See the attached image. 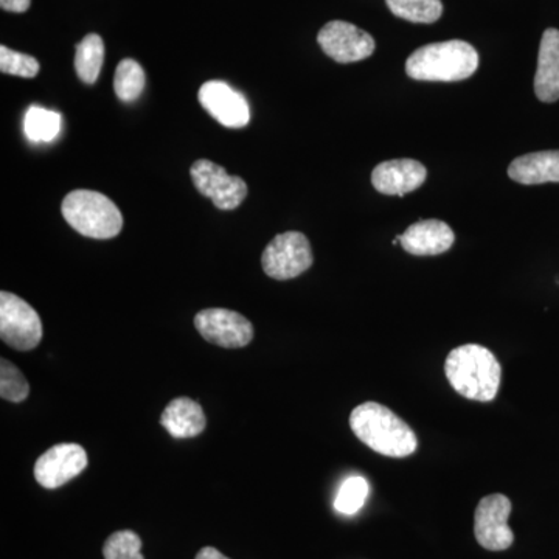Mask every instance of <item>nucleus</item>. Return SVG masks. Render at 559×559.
<instances>
[{
	"label": "nucleus",
	"mask_w": 559,
	"mask_h": 559,
	"mask_svg": "<svg viewBox=\"0 0 559 559\" xmlns=\"http://www.w3.org/2000/svg\"><path fill=\"white\" fill-rule=\"evenodd\" d=\"M349 426L364 444L385 457H409L418 448L414 430L380 403H364L353 409Z\"/></svg>",
	"instance_id": "f257e3e1"
},
{
	"label": "nucleus",
	"mask_w": 559,
	"mask_h": 559,
	"mask_svg": "<svg viewBox=\"0 0 559 559\" xmlns=\"http://www.w3.org/2000/svg\"><path fill=\"white\" fill-rule=\"evenodd\" d=\"M444 373L452 389L465 399L488 403L499 392V360L481 345L468 344L454 348L448 355Z\"/></svg>",
	"instance_id": "f03ea898"
},
{
	"label": "nucleus",
	"mask_w": 559,
	"mask_h": 559,
	"mask_svg": "<svg viewBox=\"0 0 559 559\" xmlns=\"http://www.w3.org/2000/svg\"><path fill=\"white\" fill-rule=\"evenodd\" d=\"M479 68V53L465 40L428 44L407 58L406 73L418 81H462Z\"/></svg>",
	"instance_id": "7ed1b4c3"
},
{
	"label": "nucleus",
	"mask_w": 559,
	"mask_h": 559,
	"mask_svg": "<svg viewBox=\"0 0 559 559\" xmlns=\"http://www.w3.org/2000/svg\"><path fill=\"white\" fill-rule=\"evenodd\" d=\"M61 213L73 230L94 240H110L123 229L119 207L98 191H70L62 201Z\"/></svg>",
	"instance_id": "20e7f679"
},
{
	"label": "nucleus",
	"mask_w": 559,
	"mask_h": 559,
	"mask_svg": "<svg viewBox=\"0 0 559 559\" xmlns=\"http://www.w3.org/2000/svg\"><path fill=\"white\" fill-rule=\"evenodd\" d=\"M0 337L10 347L28 352L43 341V322L27 301L14 294L0 293Z\"/></svg>",
	"instance_id": "39448f33"
},
{
	"label": "nucleus",
	"mask_w": 559,
	"mask_h": 559,
	"mask_svg": "<svg viewBox=\"0 0 559 559\" xmlns=\"http://www.w3.org/2000/svg\"><path fill=\"white\" fill-rule=\"evenodd\" d=\"M312 250L310 241L300 231L280 234L266 246L261 264L267 277L274 280H290L299 277L310 270Z\"/></svg>",
	"instance_id": "423d86ee"
},
{
	"label": "nucleus",
	"mask_w": 559,
	"mask_h": 559,
	"mask_svg": "<svg viewBox=\"0 0 559 559\" xmlns=\"http://www.w3.org/2000/svg\"><path fill=\"white\" fill-rule=\"evenodd\" d=\"M191 179L202 197L212 200L219 210L240 207L248 197V186L240 176H230L218 164L200 159L191 165Z\"/></svg>",
	"instance_id": "0eeeda50"
},
{
	"label": "nucleus",
	"mask_w": 559,
	"mask_h": 559,
	"mask_svg": "<svg viewBox=\"0 0 559 559\" xmlns=\"http://www.w3.org/2000/svg\"><path fill=\"white\" fill-rule=\"evenodd\" d=\"M194 326L210 344L223 348H242L253 340V326L240 312L209 308L198 312Z\"/></svg>",
	"instance_id": "6e6552de"
},
{
	"label": "nucleus",
	"mask_w": 559,
	"mask_h": 559,
	"mask_svg": "<svg viewBox=\"0 0 559 559\" xmlns=\"http://www.w3.org/2000/svg\"><path fill=\"white\" fill-rule=\"evenodd\" d=\"M511 502L507 496L489 495L480 500L474 516V535L484 549H510L514 535L509 527Z\"/></svg>",
	"instance_id": "1a4fd4ad"
},
{
	"label": "nucleus",
	"mask_w": 559,
	"mask_h": 559,
	"mask_svg": "<svg viewBox=\"0 0 559 559\" xmlns=\"http://www.w3.org/2000/svg\"><path fill=\"white\" fill-rule=\"evenodd\" d=\"M319 46L336 62L349 64L371 57L374 39L369 33L345 21H331L318 35Z\"/></svg>",
	"instance_id": "9d476101"
},
{
	"label": "nucleus",
	"mask_w": 559,
	"mask_h": 559,
	"mask_svg": "<svg viewBox=\"0 0 559 559\" xmlns=\"http://www.w3.org/2000/svg\"><path fill=\"white\" fill-rule=\"evenodd\" d=\"M87 462L86 451L80 444H55L36 460L35 479L40 487L57 489L80 476Z\"/></svg>",
	"instance_id": "9b49d317"
},
{
	"label": "nucleus",
	"mask_w": 559,
	"mask_h": 559,
	"mask_svg": "<svg viewBox=\"0 0 559 559\" xmlns=\"http://www.w3.org/2000/svg\"><path fill=\"white\" fill-rule=\"evenodd\" d=\"M202 108L223 127L238 130L248 127L250 109L240 92L231 90L224 81H207L198 94Z\"/></svg>",
	"instance_id": "f8f14e48"
},
{
	"label": "nucleus",
	"mask_w": 559,
	"mask_h": 559,
	"mask_svg": "<svg viewBox=\"0 0 559 559\" xmlns=\"http://www.w3.org/2000/svg\"><path fill=\"white\" fill-rule=\"evenodd\" d=\"M428 171L425 165L414 159H395L382 162L371 173L374 189L388 197H404L419 189L426 180Z\"/></svg>",
	"instance_id": "ddd939ff"
},
{
	"label": "nucleus",
	"mask_w": 559,
	"mask_h": 559,
	"mask_svg": "<svg viewBox=\"0 0 559 559\" xmlns=\"http://www.w3.org/2000/svg\"><path fill=\"white\" fill-rule=\"evenodd\" d=\"M454 241V231L447 223L439 219L418 221L400 235L403 249L417 257L440 255L448 252Z\"/></svg>",
	"instance_id": "4468645a"
},
{
	"label": "nucleus",
	"mask_w": 559,
	"mask_h": 559,
	"mask_svg": "<svg viewBox=\"0 0 559 559\" xmlns=\"http://www.w3.org/2000/svg\"><path fill=\"white\" fill-rule=\"evenodd\" d=\"M535 92L540 102L559 100V31L557 28H547L540 39Z\"/></svg>",
	"instance_id": "2eb2a0df"
},
{
	"label": "nucleus",
	"mask_w": 559,
	"mask_h": 559,
	"mask_svg": "<svg viewBox=\"0 0 559 559\" xmlns=\"http://www.w3.org/2000/svg\"><path fill=\"white\" fill-rule=\"evenodd\" d=\"M160 425L175 439H193L201 436L207 428V418L200 403L187 396H180L165 407Z\"/></svg>",
	"instance_id": "dca6fc26"
},
{
	"label": "nucleus",
	"mask_w": 559,
	"mask_h": 559,
	"mask_svg": "<svg viewBox=\"0 0 559 559\" xmlns=\"http://www.w3.org/2000/svg\"><path fill=\"white\" fill-rule=\"evenodd\" d=\"M509 176L522 186L559 182V150L525 154L511 162Z\"/></svg>",
	"instance_id": "f3484780"
},
{
	"label": "nucleus",
	"mask_w": 559,
	"mask_h": 559,
	"mask_svg": "<svg viewBox=\"0 0 559 559\" xmlns=\"http://www.w3.org/2000/svg\"><path fill=\"white\" fill-rule=\"evenodd\" d=\"M103 61H105V43L100 35L91 33L76 46V75L83 83L94 84L100 76Z\"/></svg>",
	"instance_id": "a211bd4d"
},
{
	"label": "nucleus",
	"mask_w": 559,
	"mask_h": 559,
	"mask_svg": "<svg viewBox=\"0 0 559 559\" xmlns=\"http://www.w3.org/2000/svg\"><path fill=\"white\" fill-rule=\"evenodd\" d=\"M145 70L138 61L127 58L117 66L114 91L123 103L138 100L145 90Z\"/></svg>",
	"instance_id": "6ab92c4d"
},
{
	"label": "nucleus",
	"mask_w": 559,
	"mask_h": 559,
	"mask_svg": "<svg viewBox=\"0 0 559 559\" xmlns=\"http://www.w3.org/2000/svg\"><path fill=\"white\" fill-rule=\"evenodd\" d=\"M389 10L401 20L415 24H432L443 14L440 0H385Z\"/></svg>",
	"instance_id": "aec40b11"
},
{
	"label": "nucleus",
	"mask_w": 559,
	"mask_h": 559,
	"mask_svg": "<svg viewBox=\"0 0 559 559\" xmlns=\"http://www.w3.org/2000/svg\"><path fill=\"white\" fill-rule=\"evenodd\" d=\"M61 117L53 110L32 106L24 120V130L32 142H51L60 134Z\"/></svg>",
	"instance_id": "412c9836"
},
{
	"label": "nucleus",
	"mask_w": 559,
	"mask_h": 559,
	"mask_svg": "<svg viewBox=\"0 0 559 559\" xmlns=\"http://www.w3.org/2000/svg\"><path fill=\"white\" fill-rule=\"evenodd\" d=\"M369 492V481L364 479V477H348L341 485L340 492H337L336 500H334V509L342 514L358 513L362 509L364 503H366Z\"/></svg>",
	"instance_id": "4be33fe9"
},
{
	"label": "nucleus",
	"mask_w": 559,
	"mask_h": 559,
	"mask_svg": "<svg viewBox=\"0 0 559 559\" xmlns=\"http://www.w3.org/2000/svg\"><path fill=\"white\" fill-rule=\"evenodd\" d=\"M31 393V384L10 360H0V396L10 403H22Z\"/></svg>",
	"instance_id": "5701e85b"
},
{
	"label": "nucleus",
	"mask_w": 559,
	"mask_h": 559,
	"mask_svg": "<svg viewBox=\"0 0 559 559\" xmlns=\"http://www.w3.org/2000/svg\"><path fill=\"white\" fill-rule=\"evenodd\" d=\"M105 559H145L142 555V539L131 530L112 533L103 546Z\"/></svg>",
	"instance_id": "b1692460"
},
{
	"label": "nucleus",
	"mask_w": 559,
	"mask_h": 559,
	"mask_svg": "<svg viewBox=\"0 0 559 559\" xmlns=\"http://www.w3.org/2000/svg\"><path fill=\"white\" fill-rule=\"evenodd\" d=\"M0 70L7 75L35 79L39 73V62L31 55L20 53L2 46L0 47Z\"/></svg>",
	"instance_id": "393cba45"
},
{
	"label": "nucleus",
	"mask_w": 559,
	"mask_h": 559,
	"mask_svg": "<svg viewBox=\"0 0 559 559\" xmlns=\"http://www.w3.org/2000/svg\"><path fill=\"white\" fill-rule=\"evenodd\" d=\"M31 5L32 0H0L2 10L11 11V13H25Z\"/></svg>",
	"instance_id": "a878e982"
},
{
	"label": "nucleus",
	"mask_w": 559,
	"mask_h": 559,
	"mask_svg": "<svg viewBox=\"0 0 559 559\" xmlns=\"http://www.w3.org/2000/svg\"><path fill=\"white\" fill-rule=\"evenodd\" d=\"M197 559H230L224 557L219 550H216L215 547H204V549L200 550V554L197 555Z\"/></svg>",
	"instance_id": "bb28decb"
}]
</instances>
